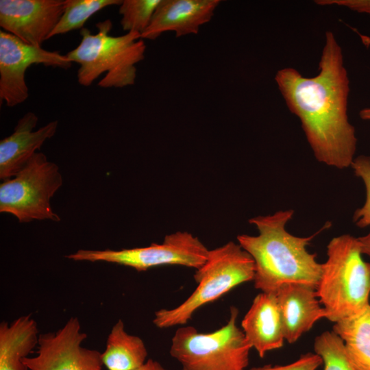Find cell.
Returning a JSON list of instances; mask_svg holds the SVG:
<instances>
[{
	"mask_svg": "<svg viewBox=\"0 0 370 370\" xmlns=\"http://www.w3.org/2000/svg\"><path fill=\"white\" fill-rule=\"evenodd\" d=\"M275 81L317 160L339 169L351 166L358 140L347 116L349 79L334 33L325 32L317 75L304 77L286 67L277 71Z\"/></svg>",
	"mask_w": 370,
	"mask_h": 370,
	"instance_id": "6da1fadb",
	"label": "cell"
},
{
	"mask_svg": "<svg viewBox=\"0 0 370 370\" xmlns=\"http://www.w3.org/2000/svg\"><path fill=\"white\" fill-rule=\"evenodd\" d=\"M294 214L293 210H279L266 216L251 218L257 236L239 234L238 243L254 262V286L262 292L275 293L286 284L299 283L317 288L322 264L307 247L317 235L299 237L286 230Z\"/></svg>",
	"mask_w": 370,
	"mask_h": 370,
	"instance_id": "7a4b0ae2",
	"label": "cell"
},
{
	"mask_svg": "<svg viewBox=\"0 0 370 370\" xmlns=\"http://www.w3.org/2000/svg\"><path fill=\"white\" fill-rule=\"evenodd\" d=\"M97 33L88 29L80 31L79 44L66 55L79 65L78 83L89 86L105 73L98 82L101 88H123L134 84L136 64L145 58L146 45L141 35L127 32L114 36L110 34L112 23L106 19L96 24Z\"/></svg>",
	"mask_w": 370,
	"mask_h": 370,
	"instance_id": "3957f363",
	"label": "cell"
},
{
	"mask_svg": "<svg viewBox=\"0 0 370 370\" xmlns=\"http://www.w3.org/2000/svg\"><path fill=\"white\" fill-rule=\"evenodd\" d=\"M362 256L358 238L349 234L334 237L327 245L316 291L325 319L333 323L370 304V263Z\"/></svg>",
	"mask_w": 370,
	"mask_h": 370,
	"instance_id": "277c9868",
	"label": "cell"
},
{
	"mask_svg": "<svg viewBox=\"0 0 370 370\" xmlns=\"http://www.w3.org/2000/svg\"><path fill=\"white\" fill-rule=\"evenodd\" d=\"M254 273L252 258L238 243L230 241L209 250L206 261L194 274L195 291L179 306L156 311L153 323L160 329L184 325L199 308L253 281Z\"/></svg>",
	"mask_w": 370,
	"mask_h": 370,
	"instance_id": "5b68a950",
	"label": "cell"
},
{
	"mask_svg": "<svg viewBox=\"0 0 370 370\" xmlns=\"http://www.w3.org/2000/svg\"><path fill=\"white\" fill-rule=\"evenodd\" d=\"M226 324L208 333L193 326L176 330L171 356L183 370H246L251 347L237 324L238 310L232 306Z\"/></svg>",
	"mask_w": 370,
	"mask_h": 370,
	"instance_id": "8992f818",
	"label": "cell"
},
{
	"mask_svg": "<svg viewBox=\"0 0 370 370\" xmlns=\"http://www.w3.org/2000/svg\"><path fill=\"white\" fill-rule=\"evenodd\" d=\"M62 184L59 166L36 152L15 176L1 183L0 212L12 214L19 223L58 222L50 201Z\"/></svg>",
	"mask_w": 370,
	"mask_h": 370,
	"instance_id": "52a82bcc",
	"label": "cell"
},
{
	"mask_svg": "<svg viewBox=\"0 0 370 370\" xmlns=\"http://www.w3.org/2000/svg\"><path fill=\"white\" fill-rule=\"evenodd\" d=\"M209 249L188 232L165 236L162 243L120 250L79 249L66 256L74 261L105 262L131 267L138 271L163 265H181L195 269L206 261Z\"/></svg>",
	"mask_w": 370,
	"mask_h": 370,
	"instance_id": "ba28073f",
	"label": "cell"
},
{
	"mask_svg": "<svg viewBox=\"0 0 370 370\" xmlns=\"http://www.w3.org/2000/svg\"><path fill=\"white\" fill-rule=\"evenodd\" d=\"M86 338L72 317L57 331L40 334L36 356L24 363L27 370H103L101 353L82 345Z\"/></svg>",
	"mask_w": 370,
	"mask_h": 370,
	"instance_id": "9c48e42d",
	"label": "cell"
},
{
	"mask_svg": "<svg viewBox=\"0 0 370 370\" xmlns=\"http://www.w3.org/2000/svg\"><path fill=\"white\" fill-rule=\"evenodd\" d=\"M69 69L72 62L58 51L25 43L3 29L0 31V101L14 107L29 96L25 72L33 64Z\"/></svg>",
	"mask_w": 370,
	"mask_h": 370,
	"instance_id": "30bf717a",
	"label": "cell"
},
{
	"mask_svg": "<svg viewBox=\"0 0 370 370\" xmlns=\"http://www.w3.org/2000/svg\"><path fill=\"white\" fill-rule=\"evenodd\" d=\"M65 0H1L0 26L26 44L41 47L60 19Z\"/></svg>",
	"mask_w": 370,
	"mask_h": 370,
	"instance_id": "8fae6325",
	"label": "cell"
},
{
	"mask_svg": "<svg viewBox=\"0 0 370 370\" xmlns=\"http://www.w3.org/2000/svg\"><path fill=\"white\" fill-rule=\"evenodd\" d=\"M219 0H160L143 40H156L162 34L174 32L176 37L198 33L208 23Z\"/></svg>",
	"mask_w": 370,
	"mask_h": 370,
	"instance_id": "7c38bea8",
	"label": "cell"
},
{
	"mask_svg": "<svg viewBox=\"0 0 370 370\" xmlns=\"http://www.w3.org/2000/svg\"><path fill=\"white\" fill-rule=\"evenodd\" d=\"M38 121L37 115L28 112L18 121L14 132L0 140V179L15 176L40 150L43 143L54 136L58 121L49 122L34 131Z\"/></svg>",
	"mask_w": 370,
	"mask_h": 370,
	"instance_id": "4fadbf2b",
	"label": "cell"
},
{
	"mask_svg": "<svg viewBox=\"0 0 370 370\" xmlns=\"http://www.w3.org/2000/svg\"><path fill=\"white\" fill-rule=\"evenodd\" d=\"M282 317L284 339L296 342L326 312L317 297L316 288L299 283L286 284L275 293Z\"/></svg>",
	"mask_w": 370,
	"mask_h": 370,
	"instance_id": "5bb4252c",
	"label": "cell"
},
{
	"mask_svg": "<svg viewBox=\"0 0 370 370\" xmlns=\"http://www.w3.org/2000/svg\"><path fill=\"white\" fill-rule=\"evenodd\" d=\"M246 340L263 358L283 346L284 339L280 311L274 293L257 295L241 321Z\"/></svg>",
	"mask_w": 370,
	"mask_h": 370,
	"instance_id": "9a60e30c",
	"label": "cell"
},
{
	"mask_svg": "<svg viewBox=\"0 0 370 370\" xmlns=\"http://www.w3.org/2000/svg\"><path fill=\"white\" fill-rule=\"evenodd\" d=\"M39 332L30 314L0 323V370H27L24 359L37 347Z\"/></svg>",
	"mask_w": 370,
	"mask_h": 370,
	"instance_id": "2e32d148",
	"label": "cell"
},
{
	"mask_svg": "<svg viewBox=\"0 0 370 370\" xmlns=\"http://www.w3.org/2000/svg\"><path fill=\"white\" fill-rule=\"evenodd\" d=\"M147 355L143 341L127 332L119 319L108 336L101 360L108 370H136L146 362Z\"/></svg>",
	"mask_w": 370,
	"mask_h": 370,
	"instance_id": "e0dca14e",
	"label": "cell"
},
{
	"mask_svg": "<svg viewBox=\"0 0 370 370\" xmlns=\"http://www.w3.org/2000/svg\"><path fill=\"white\" fill-rule=\"evenodd\" d=\"M332 331L343 339L355 370H370V304L334 323Z\"/></svg>",
	"mask_w": 370,
	"mask_h": 370,
	"instance_id": "ac0fdd59",
	"label": "cell"
},
{
	"mask_svg": "<svg viewBox=\"0 0 370 370\" xmlns=\"http://www.w3.org/2000/svg\"><path fill=\"white\" fill-rule=\"evenodd\" d=\"M120 0H65L63 14L49 38L71 31L83 29L85 23L99 10L111 5H120Z\"/></svg>",
	"mask_w": 370,
	"mask_h": 370,
	"instance_id": "d6986e66",
	"label": "cell"
},
{
	"mask_svg": "<svg viewBox=\"0 0 370 370\" xmlns=\"http://www.w3.org/2000/svg\"><path fill=\"white\" fill-rule=\"evenodd\" d=\"M314 349L321 358L323 370H355L343 339L334 331H326L317 336Z\"/></svg>",
	"mask_w": 370,
	"mask_h": 370,
	"instance_id": "ffe728a7",
	"label": "cell"
},
{
	"mask_svg": "<svg viewBox=\"0 0 370 370\" xmlns=\"http://www.w3.org/2000/svg\"><path fill=\"white\" fill-rule=\"evenodd\" d=\"M160 0H123L119 5L121 25L124 31L140 35L149 27Z\"/></svg>",
	"mask_w": 370,
	"mask_h": 370,
	"instance_id": "44dd1931",
	"label": "cell"
},
{
	"mask_svg": "<svg viewBox=\"0 0 370 370\" xmlns=\"http://www.w3.org/2000/svg\"><path fill=\"white\" fill-rule=\"evenodd\" d=\"M351 167L355 175L362 180L365 187V201L353 216L355 225L364 228L370 226V156L362 155L355 158Z\"/></svg>",
	"mask_w": 370,
	"mask_h": 370,
	"instance_id": "7402d4cb",
	"label": "cell"
},
{
	"mask_svg": "<svg viewBox=\"0 0 370 370\" xmlns=\"http://www.w3.org/2000/svg\"><path fill=\"white\" fill-rule=\"evenodd\" d=\"M322 365L321 358L317 354L307 353L298 360L286 365H267L249 370H317Z\"/></svg>",
	"mask_w": 370,
	"mask_h": 370,
	"instance_id": "603a6c76",
	"label": "cell"
},
{
	"mask_svg": "<svg viewBox=\"0 0 370 370\" xmlns=\"http://www.w3.org/2000/svg\"><path fill=\"white\" fill-rule=\"evenodd\" d=\"M314 2L321 6L345 7L356 12L370 15V0H316Z\"/></svg>",
	"mask_w": 370,
	"mask_h": 370,
	"instance_id": "cb8c5ba5",
	"label": "cell"
},
{
	"mask_svg": "<svg viewBox=\"0 0 370 370\" xmlns=\"http://www.w3.org/2000/svg\"><path fill=\"white\" fill-rule=\"evenodd\" d=\"M361 252L370 258V231L365 236L358 238Z\"/></svg>",
	"mask_w": 370,
	"mask_h": 370,
	"instance_id": "d4e9b609",
	"label": "cell"
},
{
	"mask_svg": "<svg viewBox=\"0 0 370 370\" xmlns=\"http://www.w3.org/2000/svg\"><path fill=\"white\" fill-rule=\"evenodd\" d=\"M136 370H166L159 362L148 359L146 362Z\"/></svg>",
	"mask_w": 370,
	"mask_h": 370,
	"instance_id": "484cf974",
	"label": "cell"
},
{
	"mask_svg": "<svg viewBox=\"0 0 370 370\" xmlns=\"http://www.w3.org/2000/svg\"><path fill=\"white\" fill-rule=\"evenodd\" d=\"M359 116L362 120L370 121V106L362 108L359 112Z\"/></svg>",
	"mask_w": 370,
	"mask_h": 370,
	"instance_id": "4316f807",
	"label": "cell"
}]
</instances>
